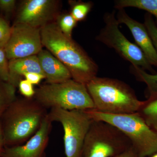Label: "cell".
Segmentation results:
<instances>
[{
    "instance_id": "ffe728a7",
    "label": "cell",
    "mask_w": 157,
    "mask_h": 157,
    "mask_svg": "<svg viewBox=\"0 0 157 157\" xmlns=\"http://www.w3.org/2000/svg\"><path fill=\"white\" fill-rule=\"evenodd\" d=\"M70 3L71 5L70 14L77 22L84 20L92 7L90 2H72Z\"/></svg>"
},
{
    "instance_id": "d6986e66",
    "label": "cell",
    "mask_w": 157,
    "mask_h": 157,
    "mask_svg": "<svg viewBox=\"0 0 157 157\" xmlns=\"http://www.w3.org/2000/svg\"><path fill=\"white\" fill-rule=\"evenodd\" d=\"M61 31L65 36L72 38V32L77 21L70 13H66L58 16L56 22Z\"/></svg>"
},
{
    "instance_id": "3957f363",
    "label": "cell",
    "mask_w": 157,
    "mask_h": 157,
    "mask_svg": "<svg viewBox=\"0 0 157 157\" xmlns=\"http://www.w3.org/2000/svg\"><path fill=\"white\" fill-rule=\"evenodd\" d=\"M98 112L112 114L137 113L144 101L137 98L134 90L115 78L96 76L86 85Z\"/></svg>"
},
{
    "instance_id": "52a82bcc",
    "label": "cell",
    "mask_w": 157,
    "mask_h": 157,
    "mask_svg": "<svg viewBox=\"0 0 157 157\" xmlns=\"http://www.w3.org/2000/svg\"><path fill=\"white\" fill-rule=\"evenodd\" d=\"M48 115L61 124L66 157H81L85 139L93 120L86 111L52 108Z\"/></svg>"
},
{
    "instance_id": "83f0119b",
    "label": "cell",
    "mask_w": 157,
    "mask_h": 157,
    "mask_svg": "<svg viewBox=\"0 0 157 157\" xmlns=\"http://www.w3.org/2000/svg\"><path fill=\"white\" fill-rule=\"evenodd\" d=\"M5 145L3 139L2 131V126L0 122V157H1L3 150L5 148Z\"/></svg>"
},
{
    "instance_id": "4316f807",
    "label": "cell",
    "mask_w": 157,
    "mask_h": 157,
    "mask_svg": "<svg viewBox=\"0 0 157 157\" xmlns=\"http://www.w3.org/2000/svg\"><path fill=\"white\" fill-rule=\"evenodd\" d=\"M114 157H139L132 147H130Z\"/></svg>"
},
{
    "instance_id": "9c48e42d",
    "label": "cell",
    "mask_w": 157,
    "mask_h": 157,
    "mask_svg": "<svg viewBox=\"0 0 157 157\" xmlns=\"http://www.w3.org/2000/svg\"><path fill=\"white\" fill-rule=\"evenodd\" d=\"M40 28L14 23L4 50L9 60L37 55L42 49Z\"/></svg>"
},
{
    "instance_id": "4fadbf2b",
    "label": "cell",
    "mask_w": 157,
    "mask_h": 157,
    "mask_svg": "<svg viewBox=\"0 0 157 157\" xmlns=\"http://www.w3.org/2000/svg\"><path fill=\"white\" fill-rule=\"evenodd\" d=\"M37 56L47 83H60L72 78L67 68L48 50L42 49Z\"/></svg>"
},
{
    "instance_id": "8fae6325",
    "label": "cell",
    "mask_w": 157,
    "mask_h": 157,
    "mask_svg": "<svg viewBox=\"0 0 157 157\" xmlns=\"http://www.w3.org/2000/svg\"><path fill=\"white\" fill-rule=\"evenodd\" d=\"M52 123L48 113L35 135L21 145L5 147L1 157H44Z\"/></svg>"
},
{
    "instance_id": "f1b7e54d",
    "label": "cell",
    "mask_w": 157,
    "mask_h": 157,
    "mask_svg": "<svg viewBox=\"0 0 157 157\" xmlns=\"http://www.w3.org/2000/svg\"><path fill=\"white\" fill-rule=\"evenodd\" d=\"M151 157H157V153L155 154H154L152 155Z\"/></svg>"
},
{
    "instance_id": "e0dca14e",
    "label": "cell",
    "mask_w": 157,
    "mask_h": 157,
    "mask_svg": "<svg viewBox=\"0 0 157 157\" xmlns=\"http://www.w3.org/2000/svg\"><path fill=\"white\" fill-rule=\"evenodd\" d=\"M137 113L149 126L157 132V97L144 101Z\"/></svg>"
},
{
    "instance_id": "6da1fadb",
    "label": "cell",
    "mask_w": 157,
    "mask_h": 157,
    "mask_svg": "<svg viewBox=\"0 0 157 157\" xmlns=\"http://www.w3.org/2000/svg\"><path fill=\"white\" fill-rule=\"evenodd\" d=\"M42 45L67 68L72 79L86 85L97 76L98 65L72 38L59 29L56 23L40 28Z\"/></svg>"
},
{
    "instance_id": "44dd1931",
    "label": "cell",
    "mask_w": 157,
    "mask_h": 157,
    "mask_svg": "<svg viewBox=\"0 0 157 157\" xmlns=\"http://www.w3.org/2000/svg\"><path fill=\"white\" fill-rule=\"evenodd\" d=\"M144 24L146 27L157 52V26L151 14L148 13L145 14Z\"/></svg>"
},
{
    "instance_id": "8992f818",
    "label": "cell",
    "mask_w": 157,
    "mask_h": 157,
    "mask_svg": "<svg viewBox=\"0 0 157 157\" xmlns=\"http://www.w3.org/2000/svg\"><path fill=\"white\" fill-rule=\"evenodd\" d=\"M132 147L128 137L116 127L93 120L85 139L81 157H114Z\"/></svg>"
},
{
    "instance_id": "5b68a950",
    "label": "cell",
    "mask_w": 157,
    "mask_h": 157,
    "mask_svg": "<svg viewBox=\"0 0 157 157\" xmlns=\"http://www.w3.org/2000/svg\"><path fill=\"white\" fill-rule=\"evenodd\" d=\"M34 98L46 109L86 110L95 109L86 85L73 79L42 85L36 90Z\"/></svg>"
},
{
    "instance_id": "d4e9b609",
    "label": "cell",
    "mask_w": 157,
    "mask_h": 157,
    "mask_svg": "<svg viewBox=\"0 0 157 157\" xmlns=\"http://www.w3.org/2000/svg\"><path fill=\"white\" fill-rule=\"evenodd\" d=\"M15 0H0V11L9 14L14 11L16 6Z\"/></svg>"
},
{
    "instance_id": "7c38bea8",
    "label": "cell",
    "mask_w": 157,
    "mask_h": 157,
    "mask_svg": "<svg viewBox=\"0 0 157 157\" xmlns=\"http://www.w3.org/2000/svg\"><path fill=\"white\" fill-rule=\"evenodd\" d=\"M116 17L119 24H124L128 27L136 45L143 52L150 63L157 68V52L144 24L130 17L124 9H119Z\"/></svg>"
},
{
    "instance_id": "7402d4cb",
    "label": "cell",
    "mask_w": 157,
    "mask_h": 157,
    "mask_svg": "<svg viewBox=\"0 0 157 157\" xmlns=\"http://www.w3.org/2000/svg\"><path fill=\"white\" fill-rule=\"evenodd\" d=\"M11 32V26L6 19L0 17V48H5L9 41Z\"/></svg>"
},
{
    "instance_id": "277c9868",
    "label": "cell",
    "mask_w": 157,
    "mask_h": 157,
    "mask_svg": "<svg viewBox=\"0 0 157 157\" xmlns=\"http://www.w3.org/2000/svg\"><path fill=\"white\" fill-rule=\"evenodd\" d=\"M86 111L92 119L110 124L123 133L138 157H146L157 153V132L149 126L138 113L112 114L94 109Z\"/></svg>"
},
{
    "instance_id": "5bb4252c",
    "label": "cell",
    "mask_w": 157,
    "mask_h": 157,
    "mask_svg": "<svg viewBox=\"0 0 157 157\" xmlns=\"http://www.w3.org/2000/svg\"><path fill=\"white\" fill-rule=\"evenodd\" d=\"M9 70L8 82L16 87L26 73H37L44 75L37 55L10 60Z\"/></svg>"
},
{
    "instance_id": "30bf717a",
    "label": "cell",
    "mask_w": 157,
    "mask_h": 157,
    "mask_svg": "<svg viewBox=\"0 0 157 157\" xmlns=\"http://www.w3.org/2000/svg\"><path fill=\"white\" fill-rule=\"evenodd\" d=\"M59 2L55 0H26L21 5L14 23L41 28L57 18Z\"/></svg>"
},
{
    "instance_id": "484cf974",
    "label": "cell",
    "mask_w": 157,
    "mask_h": 157,
    "mask_svg": "<svg viewBox=\"0 0 157 157\" xmlns=\"http://www.w3.org/2000/svg\"><path fill=\"white\" fill-rule=\"evenodd\" d=\"M26 80L33 85L39 84L42 79L45 78L44 75L37 73H27L23 75Z\"/></svg>"
},
{
    "instance_id": "ba28073f",
    "label": "cell",
    "mask_w": 157,
    "mask_h": 157,
    "mask_svg": "<svg viewBox=\"0 0 157 157\" xmlns=\"http://www.w3.org/2000/svg\"><path fill=\"white\" fill-rule=\"evenodd\" d=\"M104 19L105 25L97 36L98 41L114 49L133 66L148 71L151 74H157L142 50L136 44L130 42L121 32L115 11L106 13Z\"/></svg>"
},
{
    "instance_id": "603a6c76",
    "label": "cell",
    "mask_w": 157,
    "mask_h": 157,
    "mask_svg": "<svg viewBox=\"0 0 157 157\" xmlns=\"http://www.w3.org/2000/svg\"><path fill=\"white\" fill-rule=\"evenodd\" d=\"M9 61L4 48H0V78L6 82L9 79Z\"/></svg>"
},
{
    "instance_id": "ac0fdd59",
    "label": "cell",
    "mask_w": 157,
    "mask_h": 157,
    "mask_svg": "<svg viewBox=\"0 0 157 157\" xmlns=\"http://www.w3.org/2000/svg\"><path fill=\"white\" fill-rule=\"evenodd\" d=\"M16 87L0 78V119L11 103L16 98Z\"/></svg>"
},
{
    "instance_id": "cb8c5ba5",
    "label": "cell",
    "mask_w": 157,
    "mask_h": 157,
    "mask_svg": "<svg viewBox=\"0 0 157 157\" xmlns=\"http://www.w3.org/2000/svg\"><path fill=\"white\" fill-rule=\"evenodd\" d=\"M20 93L27 98H33L36 94V90L34 89L33 85L26 79H21L17 86Z\"/></svg>"
},
{
    "instance_id": "2e32d148",
    "label": "cell",
    "mask_w": 157,
    "mask_h": 157,
    "mask_svg": "<svg viewBox=\"0 0 157 157\" xmlns=\"http://www.w3.org/2000/svg\"><path fill=\"white\" fill-rule=\"evenodd\" d=\"M114 3V7L118 10L132 7L144 10L154 15L157 22V0H117Z\"/></svg>"
},
{
    "instance_id": "9a60e30c",
    "label": "cell",
    "mask_w": 157,
    "mask_h": 157,
    "mask_svg": "<svg viewBox=\"0 0 157 157\" xmlns=\"http://www.w3.org/2000/svg\"><path fill=\"white\" fill-rule=\"evenodd\" d=\"M132 71L138 81L146 84V97L147 99L157 97V73L152 74L147 73L141 68L132 65Z\"/></svg>"
},
{
    "instance_id": "7a4b0ae2",
    "label": "cell",
    "mask_w": 157,
    "mask_h": 157,
    "mask_svg": "<svg viewBox=\"0 0 157 157\" xmlns=\"http://www.w3.org/2000/svg\"><path fill=\"white\" fill-rule=\"evenodd\" d=\"M48 113L34 98L16 97L0 119L5 147L26 142L38 131Z\"/></svg>"
}]
</instances>
